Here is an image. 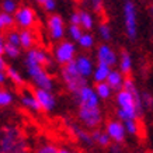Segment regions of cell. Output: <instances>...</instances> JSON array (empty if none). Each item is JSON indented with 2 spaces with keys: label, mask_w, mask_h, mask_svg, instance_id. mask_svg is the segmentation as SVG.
I'll use <instances>...</instances> for the list:
<instances>
[{
  "label": "cell",
  "mask_w": 153,
  "mask_h": 153,
  "mask_svg": "<svg viewBox=\"0 0 153 153\" xmlns=\"http://www.w3.org/2000/svg\"><path fill=\"white\" fill-rule=\"evenodd\" d=\"M117 117L121 122L129 120H138V117L143 112V104H142V96L138 91L136 84L131 77L124 79L122 90L117 93Z\"/></svg>",
  "instance_id": "1"
},
{
  "label": "cell",
  "mask_w": 153,
  "mask_h": 153,
  "mask_svg": "<svg viewBox=\"0 0 153 153\" xmlns=\"http://www.w3.org/2000/svg\"><path fill=\"white\" fill-rule=\"evenodd\" d=\"M28 145L20 128L6 125L0 131V153H28Z\"/></svg>",
  "instance_id": "2"
},
{
  "label": "cell",
  "mask_w": 153,
  "mask_h": 153,
  "mask_svg": "<svg viewBox=\"0 0 153 153\" xmlns=\"http://www.w3.org/2000/svg\"><path fill=\"white\" fill-rule=\"evenodd\" d=\"M60 77H62V82L65 84V87L68 88V91H70L74 96L79 93L83 87L87 86V79L83 77L77 72L76 65H74V60L68 63V65L62 66V69H60Z\"/></svg>",
  "instance_id": "3"
},
{
  "label": "cell",
  "mask_w": 153,
  "mask_h": 153,
  "mask_svg": "<svg viewBox=\"0 0 153 153\" xmlns=\"http://www.w3.org/2000/svg\"><path fill=\"white\" fill-rule=\"evenodd\" d=\"M25 69H27L28 77L35 84V88H42V90L52 91L55 83H53V77L47 70V68L38 65H25Z\"/></svg>",
  "instance_id": "4"
},
{
  "label": "cell",
  "mask_w": 153,
  "mask_h": 153,
  "mask_svg": "<svg viewBox=\"0 0 153 153\" xmlns=\"http://www.w3.org/2000/svg\"><path fill=\"white\" fill-rule=\"evenodd\" d=\"M80 122L87 128H97L102 121V112L100 107H79L77 112Z\"/></svg>",
  "instance_id": "5"
},
{
  "label": "cell",
  "mask_w": 153,
  "mask_h": 153,
  "mask_svg": "<svg viewBox=\"0 0 153 153\" xmlns=\"http://www.w3.org/2000/svg\"><path fill=\"white\" fill-rule=\"evenodd\" d=\"M53 58L59 65L65 66L76 59V47L70 41H60L53 49Z\"/></svg>",
  "instance_id": "6"
},
{
  "label": "cell",
  "mask_w": 153,
  "mask_h": 153,
  "mask_svg": "<svg viewBox=\"0 0 153 153\" xmlns=\"http://www.w3.org/2000/svg\"><path fill=\"white\" fill-rule=\"evenodd\" d=\"M14 20L21 30H31V27L37 23V14L30 6H20L14 13Z\"/></svg>",
  "instance_id": "7"
},
{
  "label": "cell",
  "mask_w": 153,
  "mask_h": 153,
  "mask_svg": "<svg viewBox=\"0 0 153 153\" xmlns=\"http://www.w3.org/2000/svg\"><path fill=\"white\" fill-rule=\"evenodd\" d=\"M124 23L125 30L129 38H135L138 34V21H136V7L135 4L128 0L124 6Z\"/></svg>",
  "instance_id": "8"
},
{
  "label": "cell",
  "mask_w": 153,
  "mask_h": 153,
  "mask_svg": "<svg viewBox=\"0 0 153 153\" xmlns=\"http://www.w3.org/2000/svg\"><path fill=\"white\" fill-rule=\"evenodd\" d=\"M25 65H38L48 68V66H52V59L47 51L34 47L25 55Z\"/></svg>",
  "instance_id": "9"
},
{
  "label": "cell",
  "mask_w": 153,
  "mask_h": 153,
  "mask_svg": "<svg viewBox=\"0 0 153 153\" xmlns=\"http://www.w3.org/2000/svg\"><path fill=\"white\" fill-rule=\"evenodd\" d=\"M48 33L53 41H60L65 37V21L59 14H51L48 17Z\"/></svg>",
  "instance_id": "10"
},
{
  "label": "cell",
  "mask_w": 153,
  "mask_h": 153,
  "mask_svg": "<svg viewBox=\"0 0 153 153\" xmlns=\"http://www.w3.org/2000/svg\"><path fill=\"white\" fill-rule=\"evenodd\" d=\"M105 132L110 136V139L115 143H122L126 138V131L124 124L118 120H110L105 125Z\"/></svg>",
  "instance_id": "11"
},
{
  "label": "cell",
  "mask_w": 153,
  "mask_h": 153,
  "mask_svg": "<svg viewBox=\"0 0 153 153\" xmlns=\"http://www.w3.org/2000/svg\"><path fill=\"white\" fill-rule=\"evenodd\" d=\"M76 100H77L79 107H98L100 104V98H98L96 90L88 86L83 87L76 94Z\"/></svg>",
  "instance_id": "12"
},
{
  "label": "cell",
  "mask_w": 153,
  "mask_h": 153,
  "mask_svg": "<svg viewBox=\"0 0 153 153\" xmlns=\"http://www.w3.org/2000/svg\"><path fill=\"white\" fill-rule=\"evenodd\" d=\"M34 96H35L38 104H39L41 111L51 112L52 110L55 108L56 100H55V96L52 94V91L42 90V88H35V90H34Z\"/></svg>",
  "instance_id": "13"
},
{
  "label": "cell",
  "mask_w": 153,
  "mask_h": 153,
  "mask_svg": "<svg viewBox=\"0 0 153 153\" xmlns=\"http://www.w3.org/2000/svg\"><path fill=\"white\" fill-rule=\"evenodd\" d=\"M97 60H98V63H102V65H107L111 68V66L117 65L118 58H117L115 51H114L110 45L101 44V45L97 48Z\"/></svg>",
  "instance_id": "14"
},
{
  "label": "cell",
  "mask_w": 153,
  "mask_h": 153,
  "mask_svg": "<svg viewBox=\"0 0 153 153\" xmlns=\"http://www.w3.org/2000/svg\"><path fill=\"white\" fill-rule=\"evenodd\" d=\"M74 65H76L77 72H79L83 77L87 79L88 76H93L94 65H93V60L90 59L88 56H86V55L76 56V59H74Z\"/></svg>",
  "instance_id": "15"
},
{
  "label": "cell",
  "mask_w": 153,
  "mask_h": 153,
  "mask_svg": "<svg viewBox=\"0 0 153 153\" xmlns=\"http://www.w3.org/2000/svg\"><path fill=\"white\" fill-rule=\"evenodd\" d=\"M20 100H21V104H23L25 108H28L30 111H34V112L41 111L39 104H38L37 98L34 96V91H31L30 88H23V90H21Z\"/></svg>",
  "instance_id": "16"
},
{
  "label": "cell",
  "mask_w": 153,
  "mask_h": 153,
  "mask_svg": "<svg viewBox=\"0 0 153 153\" xmlns=\"http://www.w3.org/2000/svg\"><path fill=\"white\" fill-rule=\"evenodd\" d=\"M37 42V38H35V34L33 33V30H21L20 31V44H21V48L24 49H33L34 45Z\"/></svg>",
  "instance_id": "17"
},
{
  "label": "cell",
  "mask_w": 153,
  "mask_h": 153,
  "mask_svg": "<svg viewBox=\"0 0 153 153\" xmlns=\"http://www.w3.org/2000/svg\"><path fill=\"white\" fill-rule=\"evenodd\" d=\"M107 84L112 88V90H122L124 86V74L121 73L120 70H112L110 72L108 77H107Z\"/></svg>",
  "instance_id": "18"
},
{
  "label": "cell",
  "mask_w": 153,
  "mask_h": 153,
  "mask_svg": "<svg viewBox=\"0 0 153 153\" xmlns=\"http://www.w3.org/2000/svg\"><path fill=\"white\" fill-rule=\"evenodd\" d=\"M110 72H111V68H110V66L98 63V65L94 68V72H93V79H94V82H96V84L107 82V77H108Z\"/></svg>",
  "instance_id": "19"
},
{
  "label": "cell",
  "mask_w": 153,
  "mask_h": 153,
  "mask_svg": "<svg viewBox=\"0 0 153 153\" xmlns=\"http://www.w3.org/2000/svg\"><path fill=\"white\" fill-rule=\"evenodd\" d=\"M70 129L73 132V135L80 140V142H83L84 145H87V146H91L94 143L93 142V138H91V134L87 132V131H84L83 128H80L77 125H72L70 126Z\"/></svg>",
  "instance_id": "20"
},
{
  "label": "cell",
  "mask_w": 153,
  "mask_h": 153,
  "mask_svg": "<svg viewBox=\"0 0 153 153\" xmlns=\"http://www.w3.org/2000/svg\"><path fill=\"white\" fill-rule=\"evenodd\" d=\"M6 74H7V79L11 80V83L16 84V86L23 87L24 84H25V80H24L23 74L20 73L16 68H13V66H7V69H6Z\"/></svg>",
  "instance_id": "21"
},
{
  "label": "cell",
  "mask_w": 153,
  "mask_h": 153,
  "mask_svg": "<svg viewBox=\"0 0 153 153\" xmlns=\"http://www.w3.org/2000/svg\"><path fill=\"white\" fill-rule=\"evenodd\" d=\"M91 138H93L94 143H97L98 146H102V148H110V146H111V139H110V136L107 135V132L96 129L93 134H91Z\"/></svg>",
  "instance_id": "22"
},
{
  "label": "cell",
  "mask_w": 153,
  "mask_h": 153,
  "mask_svg": "<svg viewBox=\"0 0 153 153\" xmlns=\"http://www.w3.org/2000/svg\"><path fill=\"white\" fill-rule=\"evenodd\" d=\"M131 69H132V58L126 51H122L120 56V72L122 74H129Z\"/></svg>",
  "instance_id": "23"
},
{
  "label": "cell",
  "mask_w": 153,
  "mask_h": 153,
  "mask_svg": "<svg viewBox=\"0 0 153 153\" xmlns=\"http://www.w3.org/2000/svg\"><path fill=\"white\" fill-rule=\"evenodd\" d=\"M14 24H16V20H14L13 14L0 11V31H3V30H13Z\"/></svg>",
  "instance_id": "24"
},
{
  "label": "cell",
  "mask_w": 153,
  "mask_h": 153,
  "mask_svg": "<svg viewBox=\"0 0 153 153\" xmlns=\"http://www.w3.org/2000/svg\"><path fill=\"white\" fill-rule=\"evenodd\" d=\"M94 25V19L93 16L88 13V11H80V27L83 30L90 31Z\"/></svg>",
  "instance_id": "25"
},
{
  "label": "cell",
  "mask_w": 153,
  "mask_h": 153,
  "mask_svg": "<svg viewBox=\"0 0 153 153\" xmlns=\"http://www.w3.org/2000/svg\"><path fill=\"white\" fill-rule=\"evenodd\" d=\"M96 93H97L98 98H102V100H107V98H110V96H111V91L112 88L107 84V82H104V83H97L96 84Z\"/></svg>",
  "instance_id": "26"
},
{
  "label": "cell",
  "mask_w": 153,
  "mask_h": 153,
  "mask_svg": "<svg viewBox=\"0 0 153 153\" xmlns=\"http://www.w3.org/2000/svg\"><path fill=\"white\" fill-rule=\"evenodd\" d=\"M4 41L7 42V44H11V45H14V47H20L21 48V44H20V31H17V30H9L7 31V34H6V38Z\"/></svg>",
  "instance_id": "27"
},
{
  "label": "cell",
  "mask_w": 153,
  "mask_h": 153,
  "mask_svg": "<svg viewBox=\"0 0 153 153\" xmlns=\"http://www.w3.org/2000/svg\"><path fill=\"white\" fill-rule=\"evenodd\" d=\"M124 126H125V131L126 134L129 135H139L140 132V125L138 120H129V121H125V122H122Z\"/></svg>",
  "instance_id": "28"
},
{
  "label": "cell",
  "mask_w": 153,
  "mask_h": 153,
  "mask_svg": "<svg viewBox=\"0 0 153 153\" xmlns=\"http://www.w3.org/2000/svg\"><path fill=\"white\" fill-rule=\"evenodd\" d=\"M14 100V96L6 88H0V108L9 107Z\"/></svg>",
  "instance_id": "29"
},
{
  "label": "cell",
  "mask_w": 153,
  "mask_h": 153,
  "mask_svg": "<svg viewBox=\"0 0 153 153\" xmlns=\"http://www.w3.org/2000/svg\"><path fill=\"white\" fill-rule=\"evenodd\" d=\"M79 45L84 49H90L94 45V37L90 33H83L82 38L79 39Z\"/></svg>",
  "instance_id": "30"
},
{
  "label": "cell",
  "mask_w": 153,
  "mask_h": 153,
  "mask_svg": "<svg viewBox=\"0 0 153 153\" xmlns=\"http://www.w3.org/2000/svg\"><path fill=\"white\" fill-rule=\"evenodd\" d=\"M17 9H19V6L16 3V0H3L1 1V11H4V13H9L14 16Z\"/></svg>",
  "instance_id": "31"
},
{
  "label": "cell",
  "mask_w": 153,
  "mask_h": 153,
  "mask_svg": "<svg viewBox=\"0 0 153 153\" xmlns=\"http://www.w3.org/2000/svg\"><path fill=\"white\" fill-rule=\"evenodd\" d=\"M20 53H21V48L14 47V45H11V44H7V42H6L4 55H7L9 58H19Z\"/></svg>",
  "instance_id": "32"
},
{
  "label": "cell",
  "mask_w": 153,
  "mask_h": 153,
  "mask_svg": "<svg viewBox=\"0 0 153 153\" xmlns=\"http://www.w3.org/2000/svg\"><path fill=\"white\" fill-rule=\"evenodd\" d=\"M98 34H100V37H101L104 41H110V39H111V28L108 27L107 23L100 24V27H98Z\"/></svg>",
  "instance_id": "33"
},
{
  "label": "cell",
  "mask_w": 153,
  "mask_h": 153,
  "mask_svg": "<svg viewBox=\"0 0 153 153\" xmlns=\"http://www.w3.org/2000/svg\"><path fill=\"white\" fill-rule=\"evenodd\" d=\"M69 34H70V37H72V39L79 42V39L82 38V35H83V28L80 27V25H72V24H70Z\"/></svg>",
  "instance_id": "34"
},
{
  "label": "cell",
  "mask_w": 153,
  "mask_h": 153,
  "mask_svg": "<svg viewBox=\"0 0 153 153\" xmlns=\"http://www.w3.org/2000/svg\"><path fill=\"white\" fill-rule=\"evenodd\" d=\"M37 153H59V149L52 143H44L37 149Z\"/></svg>",
  "instance_id": "35"
},
{
  "label": "cell",
  "mask_w": 153,
  "mask_h": 153,
  "mask_svg": "<svg viewBox=\"0 0 153 153\" xmlns=\"http://www.w3.org/2000/svg\"><path fill=\"white\" fill-rule=\"evenodd\" d=\"M142 96V104H143V108H152L153 107V97L152 94L145 91V93L140 94Z\"/></svg>",
  "instance_id": "36"
},
{
  "label": "cell",
  "mask_w": 153,
  "mask_h": 153,
  "mask_svg": "<svg viewBox=\"0 0 153 153\" xmlns=\"http://www.w3.org/2000/svg\"><path fill=\"white\" fill-rule=\"evenodd\" d=\"M91 1V7H93L97 13H101L102 11V7H104V3L102 0H90Z\"/></svg>",
  "instance_id": "37"
},
{
  "label": "cell",
  "mask_w": 153,
  "mask_h": 153,
  "mask_svg": "<svg viewBox=\"0 0 153 153\" xmlns=\"http://www.w3.org/2000/svg\"><path fill=\"white\" fill-rule=\"evenodd\" d=\"M42 7H44V10H47V11H53L56 9V0H47Z\"/></svg>",
  "instance_id": "38"
},
{
  "label": "cell",
  "mask_w": 153,
  "mask_h": 153,
  "mask_svg": "<svg viewBox=\"0 0 153 153\" xmlns=\"http://www.w3.org/2000/svg\"><path fill=\"white\" fill-rule=\"evenodd\" d=\"M70 24L72 25H80V11H74L70 16Z\"/></svg>",
  "instance_id": "39"
},
{
  "label": "cell",
  "mask_w": 153,
  "mask_h": 153,
  "mask_svg": "<svg viewBox=\"0 0 153 153\" xmlns=\"http://www.w3.org/2000/svg\"><path fill=\"white\" fill-rule=\"evenodd\" d=\"M110 152H111V153H121V152H122V150H121L120 143L111 145V146H110Z\"/></svg>",
  "instance_id": "40"
},
{
  "label": "cell",
  "mask_w": 153,
  "mask_h": 153,
  "mask_svg": "<svg viewBox=\"0 0 153 153\" xmlns=\"http://www.w3.org/2000/svg\"><path fill=\"white\" fill-rule=\"evenodd\" d=\"M7 62H6L4 56H0V70H3V72H6V69H7Z\"/></svg>",
  "instance_id": "41"
},
{
  "label": "cell",
  "mask_w": 153,
  "mask_h": 153,
  "mask_svg": "<svg viewBox=\"0 0 153 153\" xmlns=\"http://www.w3.org/2000/svg\"><path fill=\"white\" fill-rule=\"evenodd\" d=\"M6 80H7V74H6V72L0 70V84H4Z\"/></svg>",
  "instance_id": "42"
},
{
  "label": "cell",
  "mask_w": 153,
  "mask_h": 153,
  "mask_svg": "<svg viewBox=\"0 0 153 153\" xmlns=\"http://www.w3.org/2000/svg\"><path fill=\"white\" fill-rule=\"evenodd\" d=\"M4 47H6V41H0V56L4 55Z\"/></svg>",
  "instance_id": "43"
},
{
  "label": "cell",
  "mask_w": 153,
  "mask_h": 153,
  "mask_svg": "<svg viewBox=\"0 0 153 153\" xmlns=\"http://www.w3.org/2000/svg\"><path fill=\"white\" fill-rule=\"evenodd\" d=\"M59 153H76V152H73V150H70V149L62 148V149H59Z\"/></svg>",
  "instance_id": "44"
},
{
  "label": "cell",
  "mask_w": 153,
  "mask_h": 153,
  "mask_svg": "<svg viewBox=\"0 0 153 153\" xmlns=\"http://www.w3.org/2000/svg\"><path fill=\"white\" fill-rule=\"evenodd\" d=\"M35 1H37L38 4H41V6H44V3H45V1H47V0H35Z\"/></svg>",
  "instance_id": "45"
},
{
  "label": "cell",
  "mask_w": 153,
  "mask_h": 153,
  "mask_svg": "<svg viewBox=\"0 0 153 153\" xmlns=\"http://www.w3.org/2000/svg\"><path fill=\"white\" fill-rule=\"evenodd\" d=\"M0 41H4V37H3V33L0 31Z\"/></svg>",
  "instance_id": "46"
},
{
  "label": "cell",
  "mask_w": 153,
  "mask_h": 153,
  "mask_svg": "<svg viewBox=\"0 0 153 153\" xmlns=\"http://www.w3.org/2000/svg\"><path fill=\"white\" fill-rule=\"evenodd\" d=\"M136 153H145V152H136Z\"/></svg>",
  "instance_id": "47"
},
{
  "label": "cell",
  "mask_w": 153,
  "mask_h": 153,
  "mask_svg": "<svg viewBox=\"0 0 153 153\" xmlns=\"http://www.w3.org/2000/svg\"><path fill=\"white\" fill-rule=\"evenodd\" d=\"M150 153H153V150H152V152H150Z\"/></svg>",
  "instance_id": "48"
},
{
  "label": "cell",
  "mask_w": 153,
  "mask_h": 153,
  "mask_svg": "<svg viewBox=\"0 0 153 153\" xmlns=\"http://www.w3.org/2000/svg\"><path fill=\"white\" fill-rule=\"evenodd\" d=\"M126 1H128V0H126Z\"/></svg>",
  "instance_id": "49"
}]
</instances>
